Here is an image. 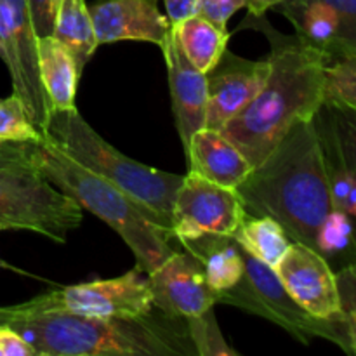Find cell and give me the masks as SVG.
<instances>
[{"instance_id": "cell-1", "label": "cell", "mask_w": 356, "mask_h": 356, "mask_svg": "<svg viewBox=\"0 0 356 356\" xmlns=\"http://www.w3.org/2000/svg\"><path fill=\"white\" fill-rule=\"evenodd\" d=\"M242 26L263 31L270 40V75L257 96L219 132L256 167L292 125L312 120L320 110L327 59L298 35L275 30L264 14H249Z\"/></svg>"}, {"instance_id": "cell-2", "label": "cell", "mask_w": 356, "mask_h": 356, "mask_svg": "<svg viewBox=\"0 0 356 356\" xmlns=\"http://www.w3.org/2000/svg\"><path fill=\"white\" fill-rule=\"evenodd\" d=\"M235 191L247 214L275 219L291 242L316 250V232L332 200L313 118L292 125Z\"/></svg>"}, {"instance_id": "cell-3", "label": "cell", "mask_w": 356, "mask_h": 356, "mask_svg": "<svg viewBox=\"0 0 356 356\" xmlns=\"http://www.w3.org/2000/svg\"><path fill=\"white\" fill-rule=\"evenodd\" d=\"M37 356H190L197 355L186 320L156 315L97 318L44 313L10 323Z\"/></svg>"}, {"instance_id": "cell-4", "label": "cell", "mask_w": 356, "mask_h": 356, "mask_svg": "<svg viewBox=\"0 0 356 356\" xmlns=\"http://www.w3.org/2000/svg\"><path fill=\"white\" fill-rule=\"evenodd\" d=\"M35 167L80 207L106 222L131 249L136 268L143 273H152L176 250L170 245L172 240L165 229L160 228L129 195L73 162L45 139L38 143Z\"/></svg>"}, {"instance_id": "cell-5", "label": "cell", "mask_w": 356, "mask_h": 356, "mask_svg": "<svg viewBox=\"0 0 356 356\" xmlns=\"http://www.w3.org/2000/svg\"><path fill=\"white\" fill-rule=\"evenodd\" d=\"M44 139L73 162L129 195L172 240V205L183 176L156 170L125 156L104 141L76 108L49 111Z\"/></svg>"}, {"instance_id": "cell-6", "label": "cell", "mask_w": 356, "mask_h": 356, "mask_svg": "<svg viewBox=\"0 0 356 356\" xmlns=\"http://www.w3.org/2000/svg\"><path fill=\"white\" fill-rule=\"evenodd\" d=\"M238 245V243H236ZM243 257V275L238 284L216 296V305L236 306L240 309L277 323L305 344L309 337H322L337 344L348 355H355V325L346 320H322L309 315L289 296L277 271L247 254Z\"/></svg>"}, {"instance_id": "cell-7", "label": "cell", "mask_w": 356, "mask_h": 356, "mask_svg": "<svg viewBox=\"0 0 356 356\" xmlns=\"http://www.w3.org/2000/svg\"><path fill=\"white\" fill-rule=\"evenodd\" d=\"M82 218L83 209L37 169H0V232H30L66 243Z\"/></svg>"}, {"instance_id": "cell-8", "label": "cell", "mask_w": 356, "mask_h": 356, "mask_svg": "<svg viewBox=\"0 0 356 356\" xmlns=\"http://www.w3.org/2000/svg\"><path fill=\"white\" fill-rule=\"evenodd\" d=\"M19 308V318L44 313H70L97 318H141L155 312L149 282L143 277L139 268L117 278L49 291L21 302Z\"/></svg>"}, {"instance_id": "cell-9", "label": "cell", "mask_w": 356, "mask_h": 356, "mask_svg": "<svg viewBox=\"0 0 356 356\" xmlns=\"http://www.w3.org/2000/svg\"><path fill=\"white\" fill-rule=\"evenodd\" d=\"M245 216L235 190L188 170L174 197L170 236L177 242L202 236H233Z\"/></svg>"}, {"instance_id": "cell-10", "label": "cell", "mask_w": 356, "mask_h": 356, "mask_svg": "<svg viewBox=\"0 0 356 356\" xmlns=\"http://www.w3.org/2000/svg\"><path fill=\"white\" fill-rule=\"evenodd\" d=\"M275 271L289 296L309 315L322 320H346L355 325L341 306L336 273L329 261L312 247L291 242Z\"/></svg>"}, {"instance_id": "cell-11", "label": "cell", "mask_w": 356, "mask_h": 356, "mask_svg": "<svg viewBox=\"0 0 356 356\" xmlns=\"http://www.w3.org/2000/svg\"><path fill=\"white\" fill-rule=\"evenodd\" d=\"M355 111L320 106L313 117L325 163L332 209L356 214V129Z\"/></svg>"}, {"instance_id": "cell-12", "label": "cell", "mask_w": 356, "mask_h": 356, "mask_svg": "<svg viewBox=\"0 0 356 356\" xmlns=\"http://www.w3.org/2000/svg\"><path fill=\"white\" fill-rule=\"evenodd\" d=\"M270 59L252 61L226 49L207 79L205 127L221 131L254 97L270 75Z\"/></svg>"}, {"instance_id": "cell-13", "label": "cell", "mask_w": 356, "mask_h": 356, "mask_svg": "<svg viewBox=\"0 0 356 356\" xmlns=\"http://www.w3.org/2000/svg\"><path fill=\"white\" fill-rule=\"evenodd\" d=\"M153 305L170 318L186 320L216 306L218 292L205 280L200 261L190 252L174 250L148 275Z\"/></svg>"}, {"instance_id": "cell-14", "label": "cell", "mask_w": 356, "mask_h": 356, "mask_svg": "<svg viewBox=\"0 0 356 356\" xmlns=\"http://www.w3.org/2000/svg\"><path fill=\"white\" fill-rule=\"evenodd\" d=\"M87 9L97 45L134 40L162 47L170 31L159 0H94Z\"/></svg>"}, {"instance_id": "cell-15", "label": "cell", "mask_w": 356, "mask_h": 356, "mask_svg": "<svg viewBox=\"0 0 356 356\" xmlns=\"http://www.w3.org/2000/svg\"><path fill=\"white\" fill-rule=\"evenodd\" d=\"M160 49H162L167 75H169L174 120H176L177 134L183 143L184 155H186L195 132L205 127L207 79H205V73L195 68L183 54L176 37H174L172 26Z\"/></svg>"}, {"instance_id": "cell-16", "label": "cell", "mask_w": 356, "mask_h": 356, "mask_svg": "<svg viewBox=\"0 0 356 356\" xmlns=\"http://www.w3.org/2000/svg\"><path fill=\"white\" fill-rule=\"evenodd\" d=\"M0 13L7 21L16 38L17 54H19L21 72H23V101L26 113L35 127L44 136L45 122L49 115V103L42 89L38 76V56H37V35L33 30L28 0H0Z\"/></svg>"}, {"instance_id": "cell-17", "label": "cell", "mask_w": 356, "mask_h": 356, "mask_svg": "<svg viewBox=\"0 0 356 356\" xmlns=\"http://www.w3.org/2000/svg\"><path fill=\"white\" fill-rule=\"evenodd\" d=\"M188 170L219 186L236 190L252 165L222 132L204 127L191 138L186 152Z\"/></svg>"}, {"instance_id": "cell-18", "label": "cell", "mask_w": 356, "mask_h": 356, "mask_svg": "<svg viewBox=\"0 0 356 356\" xmlns=\"http://www.w3.org/2000/svg\"><path fill=\"white\" fill-rule=\"evenodd\" d=\"M273 10L284 14L296 28V35L306 44L325 56L327 63L334 59L356 56V45L344 38L336 10L320 0L306 2H280Z\"/></svg>"}, {"instance_id": "cell-19", "label": "cell", "mask_w": 356, "mask_h": 356, "mask_svg": "<svg viewBox=\"0 0 356 356\" xmlns=\"http://www.w3.org/2000/svg\"><path fill=\"white\" fill-rule=\"evenodd\" d=\"M38 76L51 110H75L80 75L68 49L52 35L37 40Z\"/></svg>"}, {"instance_id": "cell-20", "label": "cell", "mask_w": 356, "mask_h": 356, "mask_svg": "<svg viewBox=\"0 0 356 356\" xmlns=\"http://www.w3.org/2000/svg\"><path fill=\"white\" fill-rule=\"evenodd\" d=\"M179 243L200 261L207 285L218 294L235 287L242 278L243 257L232 236H202Z\"/></svg>"}, {"instance_id": "cell-21", "label": "cell", "mask_w": 356, "mask_h": 356, "mask_svg": "<svg viewBox=\"0 0 356 356\" xmlns=\"http://www.w3.org/2000/svg\"><path fill=\"white\" fill-rule=\"evenodd\" d=\"M52 37L68 49L82 76L83 68L99 47L86 0H61L56 10Z\"/></svg>"}, {"instance_id": "cell-22", "label": "cell", "mask_w": 356, "mask_h": 356, "mask_svg": "<svg viewBox=\"0 0 356 356\" xmlns=\"http://www.w3.org/2000/svg\"><path fill=\"white\" fill-rule=\"evenodd\" d=\"M170 26L183 54L202 73L214 68L222 52L226 51L229 40L228 30H221L200 14L186 17L181 23Z\"/></svg>"}, {"instance_id": "cell-23", "label": "cell", "mask_w": 356, "mask_h": 356, "mask_svg": "<svg viewBox=\"0 0 356 356\" xmlns=\"http://www.w3.org/2000/svg\"><path fill=\"white\" fill-rule=\"evenodd\" d=\"M247 254L270 268H277L291 245L284 228L268 216H245L232 236Z\"/></svg>"}, {"instance_id": "cell-24", "label": "cell", "mask_w": 356, "mask_h": 356, "mask_svg": "<svg viewBox=\"0 0 356 356\" xmlns=\"http://www.w3.org/2000/svg\"><path fill=\"white\" fill-rule=\"evenodd\" d=\"M322 104L344 111L356 110V56L325 63Z\"/></svg>"}, {"instance_id": "cell-25", "label": "cell", "mask_w": 356, "mask_h": 356, "mask_svg": "<svg viewBox=\"0 0 356 356\" xmlns=\"http://www.w3.org/2000/svg\"><path fill=\"white\" fill-rule=\"evenodd\" d=\"M351 216L346 212L332 209L329 214L323 218L322 225L318 226L315 240L316 252L322 257L329 259H339L348 257L350 263H353V242H351Z\"/></svg>"}, {"instance_id": "cell-26", "label": "cell", "mask_w": 356, "mask_h": 356, "mask_svg": "<svg viewBox=\"0 0 356 356\" xmlns=\"http://www.w3.org/2000/svg\"><path fill=\"white\" fill-rule=\"evenodd\" d=\"M42 139L44 136L30 120L23 101L16 94L0 99V141L40 143Z\"/></svg>"}, {"instance_id": "cell-27", "label": "cell", "mask_w": 356, "mask_h": 356, "mask_svg": "<svg viewBox=\"0 0 356 356\" xmlns=\"http://www.w3.org/2000/svg\"><path fill=\"white\" fill-rule=\"evenodd\" d=\"M188 336L193 343L195 351L200 356H236L235 350L228 346L219 330L214 309H207L202 315L186 318Z\"/></svg>"}, {"instance_id": "cell-28", "label": "cell", "mask_w": 356, "mask_h": 356, "mask_svg": "<svg viewBox=\"0 0 356 356\" xmlns=\"http://www.w3.org/2000/svg\"><path fill=\"white\" fill-rule=\"evenodd\" d=\"M0 59L7 66V72L10 75L13 94L21 97V94H23V72H21L16 38H14L13 30L9 28L7 21L3 19L2 13H0Z\"/></svg>"}, {"instance_id": "cell-29", "label": "cell", "mask_w": 356, "mask_h": 356, "mask_svg": "<svg viewBox=\"0 0 356 356\" xmlns=\"http://www.w3.org/2000/svg\"><path fill=\"white\" fill-rule=\"evenodd\" d=\"M38 143L0 141V169H37Z\"/></svg>"}, {"instance_id": "cell-30", "label": "cell", "mask_w": 356, "mask_h": 356, "mask_svg": "<svg viewBox=\"0 0 356 356\" xmlns=\"http://www.w3.org/2000/svg\"><path fill=\"white\" fill-rule=\"evenodd\" d=\"M245 9V0H198V13L221 30H226L229 17Z\"/></svg>"}, {"instance_id": "cell-31", "label": "cell", "mask_w": 356, "mask_h": 356, "mask_svg": "<svg viewBox=\"0 0 356 356\" xmlns=\"http://www.w3.org/2000/svg\"><path fill=\"white\" fill-rule=\"evenodd\" d=\"M28 7H30L31 21H33V30L37 38L52 35L56 19L52 0H28Z\"/></svg>"}, {"instance_id": "cell-32", "label": "cell", "mask_w": 356, "mask_h": 356, "mask_svg": "<svg viewBox=\"0 0 356 356\" xmlns=\"http://www.w3.org/2000/svg\"><path fill=\"white\" fill-rule=\"evenodd\" d=\"M336 10L344 38L356 45V0H320Z\"/></svg>"}, {"instance_id": "cell-33", "label": "cell", "mask_w": 356, "mask_h": 356, "mask_svg": "<svg viewBox=\"0 0 356 356\" xmlns=\"http://www.w3.org/2000/svg\"><path fill=\"white\" fill-rule=\"evenodd\" d=\"M0 350L2 356H37V351L9 325H0Z\"/></svg>"}, {"instance_id": "cell-34", "label": "cell", "mask_w": 356, "mask_h": 356, "mask_svg": "<svg viewBox=\"0 0 356 356\" xmlns=\"http://www.w3.org/2000/svg\"><path fill=\"white\" fill-rule=\"evenodd\" d=\"M170 24L181 23L198 13V0H163Z\"/></svg>"}, {"instance_id": "cell-35", "label": "cell", "mask_w": 356, "mask_h": 356, "mask_svg": "<svg viewBox=\"0 0 356 356\" xmlns=\"http://www.w3.org/2000/svg\"><path fill=\"white\" fill-rule=\"evenodd\" d=\"M282 0H245V9L252 16H261V14H266V10L273 9Z\"/></svg>"}, {"instance_id": "cell-36", "label": "cell", "mask_w": 356, "mask_h": 356, "mask_svg": "<svg viewBox=\"0 0 356 356\" xmlns=\"http://www.w3.org/2000/svg\"><path fill=\"white\" fill-rule=\"evenodd\" d=\"M19 305L0 306V325H10L19 316Z\"/></svg>"}, {"instance_id": "cell-37", "label": "cell", "mask_w": 356, "mask_h": 356, "mask_svg": "<svg viewBox=\"0 0 356 356\" xmlns=\"http://www.w3.org/2000/svg\"><path fill=\"white\" fill-rule=\"evenodd\" d=\"M0 268H9V270H10V268H13V266H10V264H7L6 261H3L2 257H0Z\"/></svg>"}, {"instance_id": "cell-38", "label": "cell", "mask_w": 356, "mask_h": 356, "mask_svg": "<svg viewBox=\"0 0 356 356\" xmlns=\"http://www.w3.org/2000/svg\"><path fill=\"white\" fill-rule=\"evenodd\" d=\"M59 3H61V0H52V6H54V10H58Z\"/></svg>"}, {"instance_id": "cell-39", "label": "cell", "mask_w": 356, "mask_h": 356, "mask_svg": "<svg viewBox=\"0 0 356 356\" xmlns=\"http://www.w3.org/2000/svg\"><path fill=\"white\" fill-rule=\"evenodd\" d=\"M282 2H306V0H282Z\"/></svg>"}, {"instance_id": "cell-40", "label": "cell", "mask_w": 356, "mask_h": 356, "mask_svg": "<svg viewBox=\"0 0 356 356\" xmlns=\"http://www.w3.org/2000/svg\"><path fill=\"white\" fill-rule=\"evenodd\" d=\"M0 356H2V350H0Z\"/></svg>"}]
</instances>
